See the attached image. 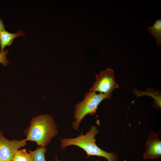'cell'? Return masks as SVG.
Returning a JSON list of instances; mask_svg holds the SVG:
<instances>
[{
  "label": "cell",
  "mask_w": 161,
  "mask_h": 161,
  "mask_svg": "<svg viewBox=\"0 0 161 161\" xmlns=\"http://www.w3.org/2000/svg\"><path fill=\"white\" fill-rule=\"evenodd\" d=\"M57 126L53 117L43 114L32 118L30 126L24 131L27 141H35L38 146L45 147L58 134Z\"/></svg>",
  "instance_id": "1"
},
{
  "label": "cell",
  "mask_w": 161,
  "mask_h": 161,
  "mask_svg": "<svg viewBox=\"0 0 161 161\" xmlns=\"http://www.w3.org/2000/svg\"><path fill=\"white\" fill-rule=\"evenodd\" d=\"M99 132L100 130L97 126L92 125L85 134L82 133L75 138L62 139L61 141V148L64 150L68 146H76L81 148L86 153L87 158L91 156H95L103 157L107 161H118V157L116 154L106 152L96 145L95 137Z\"/></svg>",
  "instance_id": "2"
},
{
  "label": "cell",
  "mask_w": 161,
  "mask_h": 161,
  "mask_svg": "<svg viewBox=\"0 0 161 161\" xmlns=\"http://www.w3.org/2000/svg\"><path fill=\"white\" fill-rule=\"evenodd\" d=\"M112 94L99 93L89 91L86 92L83 99L76 103L74 107L73 117L75 120L72 127L75 130L78 129L82 120L87 114L93 115L96 114V110L100 103L104 99H109Z\"/></svg>",
  "instance_id": "3"
},
{
  "label": "cell",
  "mask_w": 161,
  "mask_h": 161,
  "mask_svg": "<svg viewBox=\"0 0 161 161\" xmlns=\"http://www.w3.org/2000/svg\"><path fill=\"white\" fill-rule=\"evenodd\" d=\"M95 78L89 91L112 94V92L119 87L114 79V71L112 68L101 71L96 75Z\"/></svg>",
  "instance_id": "4"
},
{
  "label": "cell",
  "mask_w": 161,
  "mask_h": 161,
  "mask_svg": "<svg viewBox=\"0 0 161 161\" xmlns=\"http://www.w3.org/2000/svg\"><path fill=\"white\" fill-rule=\"evenodd\" d=\"M25 139L7 140L0 131V161H12L16 151L26 144Z\"/></svg>",
  "instance_id": "5"
},
{
  "label": "cell",
  "mask_w": 161,
  "mask_h": 161,
  "mask_svg": "<svg viewBox=\"0 0 161 161\" xmlns=\"http://www.w3.org/2000/svg\"><path fill=\"white\" fill-rule=\"evenodd\" d=\"M160 131L154 133L151 131L145 144L146 150L143 154L144 159L157 158L161 156V141L159 138Z\"/></svg>",
  "instance_id": "6"
},
{
  "label": "cell",
  "mask_w": 161,
  "mask_h": 161,
  "mask_svg": "<svg viewBox=\"0 0 161 161\" xmlns=\"http://www.w3.org/2000/svg\"><path fill=\"white\" fill-rule=\"evenodd\" d=\"M133 92L134 95L137 96V98L143 95H148L151 97L154 100L153 107L157 110L161 109V93L159 91L153 88H148L146 91L142 92L137 90L135 88L133 89Z\"/></svg>",
  "instance_id": "7"
},
{
  "label": "cell",
  "mask_w": 161,
  "mask_h": 161,
  "mask_svg": "<svg viewBox=\"0 0 161 161\" xmlns=\"http://www.w3.org/2000/svg\"><path fill=\"white\" fill-rule=\"evenodd\" d=\"M19 36H24V33L21 30L15 33H10L4 30L0 32V52H2L6 46L11 44L14 39Z\"/></svg>",
  "instance_id": "8"
},
{
  "label": "cell",
  "mask_w": 161,
  "mask_h": 161,
  "mask_svg": "<svg viewBox=\"0 0 161 161\" xmlns=\"http://www.w3.org/2000/svg\"><path fill=\"white\" fill-rule=\"evenodd\" d=\"M153 26H147L146 31L154 36L156 39V44L157 47L161 45V19L156 20Z\"/></svg>",
  "instance_id": "9"
},
{
  "label": "cell",
  "mask_w": 161,
  "mask_h": 161,
  "mask_svg": "<svg viewBox=\"0 0 161 161\" xmlns=\"http://www.w3.org/2000/svg\"><path fill=\"white\" fill-rule=\"evenodd\" d=\"M47 151V149L45 147L40 146L33 151L29 150L28 152L32 161H46L45 154Z\"/></svg>",
  "instance_id": "10"
},
{
  "label": "cell",
  "mask_w": 161,
  "mask_h": 161,
  "mask_svg": "<svg viewBox=\"0 0 161 161\" xmlns=\"http://www.w3.org/2000/svg\"><path fill=\"white\" fill-rule=\"evenodd\" d=\"M12 161H32V157L25 149L17 150Z\"/></svg>",
  "instance_id": "11"
},
{
  "label": "cell",
  "mask_w": 161,
  "mask_h": 161,
  "mask_svg": "<svg viewBox=\"0 0 161 161\" xmlns=\"http://www.w3.org/2000/svg\"><path fill=\"white\" fill-rule=\"evenodd\" d=\"M8 52V50L7 49H5L3 51L0 52V63L4 66H6L9 63L6 57V55Z\"/></svg>",
  "instance_id": "12"
},
{
  "label": "cell",
  "mask_w": 161,
  "mask_h": 161,
  "mask_svg": "<svg viewBox=\"0 0 161 161\" xmlns=\"http://www.w3.org/2000/svg\"><path fill=\"white\" fill-rule=\"evenodd\" d=\"M4 26L2 19L0 18V32L4 30Z\"/></svg>",
  "instance_id": "13"
},
{
  "label": "cell",
  "mask_w": 161,
  "mask_h": 161,
  "mask_svg": "<svg viewBox=\"0 0 161 161\" xmlns=\"http://www.w3.org/2000/svg\"><path fill=\"white\" fill-rule=\"evenodd\" d=\"M55 161H59L58 160L57 156L55 157Z\"/></svg>",
  "instance_id": "14"
},
{
  "label": "cell",
  "mask_w": 161,
  "mask_h": 161,
  "mask_svg": "<svg viewBox=\"0 0 161 161\" xmlns=\"http://www.w3.org/2000/svg\"><path fill=\"white\" fill-rule=\"evenodd\" d=\"M95 161H99L98 160H95Z\"/></svg>",
  "instance_id": "15"
}]
</instances>
